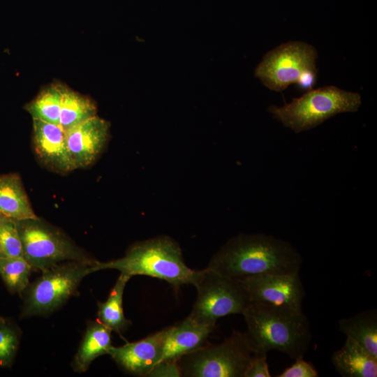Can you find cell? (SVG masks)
<instances>
[{"label": "cell", "instance_id": "cell-26", "mask_svg": "<svg viewBox=\"0 0 377 377\" xmlns=\"http://www.w3.org/2000/svg\"><path fill=\"white\" fill-rule=\"evenodd\" d=\"M267 354H255L244 373V377H270Z\"/></svg>", "mask_w": 377, "mask_h": 377}, {"label": "cell", "instance_id": "cell-6", "mask_svg": "<svg viewBox=\"0 0 377 377\" xmlns=\"http://www.w3.org/2000/svg\"><path fill=\"white\" fill-rule=\"evenodd\" d=\"M317 57L316 48L306 43H283L263 57L255 75L275 91H282L293 83L309 91L316 82Z\"/></svg>", "mask_w": 377, "mask_h": 377}, {"label": "cell", "instance_id": "cell-3", "mask_svg": "<svg viewBox=\"0 0 377 377\" xmlns=\"http://www.w3.org/2000/svg\"><path fill=\"white\" fill-rule=\"evenodd\" d=\"M96 271L117 269L130 276L145 275L164 280L173 286L194 285L198 270L184 263L179 245L170 237L163 236L138 242L126 255L108 262L95 263Z\"/></svg>", "mask_w": 377, "mask_h": 377}, {"label": "cell", "instance_id": "cell-16", "mask_svg": "<svg viewBox=\"0 0 377 377\" xmlns=\"http://www.w3.org/2000/svg\"><path fill=\"white\" fill-rule=\"evenodd\" d=\"M0 212L15 221L38 219L16 173L0 175Z\"/></svg>", "mask_w": 377, "mask_h": 377}, {"label": "cell", "instance_id": "cell-1", "mask_svg": "<svg viewBox=\"0 0 377 377\" xmlns=\"http://www.w3.org/2000/svg\"><path fill=\"white\" fill-rule=\"evenodd\" d=\"M302 264L301 255L286 241L264 234H240L228 241L207 267L239 281L264 274L299 272Z\"/></svg>", "mask_w": 377, "mask_h": 377}, {"label": "cell", "instance_id": "cell-19", "mask_svg": "<svg viewBox=\"0 0 377 377\" xmlns=\"http://www.w3.org/2000/svg\"><path fill=\"white\" fill-rule=\"evenodd\" d=\"M130 279V276L121 273L108 299L104 302H98L97 320L118 333L124 331L131 324L124 316L123 310L124 292Z\"/></svg>", "mask_w": 377, "mask_h": 377}, {"label": "cell", "instance_id": "cell-12", "mask_svg": "<svg viewBox=\"0 0 377 377\" xmlns=\"http://www.w3.org/2000/svg\"><path fill=\"white\" fill-rule=\"evenodd\" d=\"M166 332L165 328L135 342L112 346L108 354L125 371L137 376H148L161 360Z\"/></svg>", "mask_w": 377, "mask_h": 377}, {"label": "cell", "instance_id": "cell-10", "mask_svg": "<svg viewBox=\"0 0 377 377\" xmlns=\"http://www.w3.org/2000/svg\"><path fill=\"white\" fill-rule=\"evenodd\" d=\"M251 302L302 311L305 290L299 272L264 274L239 280Z\"/></svg>", "mask_w": 377, "mask_h": 377}, {"label": "cell", "instance_id": "cell-13", "mask_svg": "<svg viewBox=\"0 0 377 377\" xmlns=\"http://www.w3.org/2000/svg\"><path fill=\"white\" fill-rule=\"evenodd\" d=\"M33 145L38 160L51 170L61 174L74 170L66 131L60 125L33 119Z\"/></svg>", "mask_w": 377, "mask_h": 377}, {"label": "cell", "instance_id": "cell-4", "mask_svg": "<svg viewBox=\"0 0 377 377\" xmlns=\"http://www.w3.org/2000/svg\"><path fill=\"white\" fill-rule=\"evenodd\" d=\"M361 103L359 93L325 86L310 89L282 107L271 105L268 111L285 126L298 133L339 113L356 112Z\"/></svg>", "mask_w": 377, "mask_h": 377}, {"label": "cell", "instance_id": "cell-7", "mask_svg": "<svg viewBox=\"0 0 377 377\" xmlns=\"http://www.w3.org/2000/svg\"><path fill=\"white\" fill-rule=\"evenodd\" d=\"M96 262L66 261L43 271L27 288L22 316L45 315L61 306L75 294L84 276L96 272Z\"/></svg>", "mask_w": 377, "mask_h": 377}, {"label": "cell", "instance_id": "cell-15", "mask_svg": "<svg viewBox=\"0 0 377 377\" xmlns=\"http://www.w3.org/2000/svg\"><path fill=\"white\" fill-rule=\"evenodd\" d=\"M332 362L343 377L377 376V357L350 337H346L343 346L334 352Z\"/></svg>", "mask_w": 377, "mask_h": 377}, {"label": "cell", "instance_id": "cell-27", "mask_svg": "<svg viewBox=\"0 0 377 377\" xmlns=\"http://www.w3.org/2000/svg\"><path fill=\"white\" fill-rule=\"evenodd\" d=\"M148 376H181L177 362H161L157 364Z\"/></svg>", "mask_w": 377, "mask_h": 377}, {"label": "cell", "instance_id": "cell-5", "mask_svg": "<svg viewBox=\"0 0 377 377\" xmlns=\"http://www.w3.org/2000/svg\"><path fill=\"white\" fill-rule=\"evenodd\" d=\"M254 355L246 332L233 330L221 343L207 342L177 363L181 376L244 377Z\"/></svg>", "mask_w": 377, "mask_h": 377}, {"label": "cell", "instance_id": "cell-23", "mask_svg": "<svg viewBox=\"0 0 377 377\" xmlns=\"http://www.w3.org/2000/svg\"><path fill=\"white\" fill-rule=\"evenodd\" d=\"M19 342L18 330L0 317V367H10L13 364Z\"/></svg>", "mask_w": 377, "mask_h": 377}, {"label": "cell", "instance_id": "cell-17", "mask_svg": "<svg viewBox=\"0 0 377 377\" xmlns=\"http://www.w3.org/2000/svg\"><path fill=\"white\" fill-rule=\"evenodd\" d=\"M111 332L110 328L98 320L88 325L73 362L75 371H86L96 357L108 353L112 346Z\"/></svg>", "mask_w": 377, "mask_h": 377}, {"label": "cell", "instance_id": "cell-20", "mask_svg": "<svg viewBox=\"0 0 377 377\" xmlns=\"http://www.w3.org/2000/svg\"><path fill=\"white\" fill-rule=\"evenodd\" d=\"M59 125L65 131L96 116V106L89 98L61 84Z\"/></svg>", "mask_w": 377, "mask_h": 377}, {"label": "cell", "instance_id": "cell-24", "mask_svg": "<svg viewBox=\"0 0 377 377\" xmlns=\"http://www.w3.org/2000/svg\"><path fill=\"white\" fill-rule=\"evenodd\" d=\"M0 245L5 256L24 257L22 244L15 220L8 218L0 226Z\"/></svg>", "mask_w": 377, "mask_h": 377}, {"label": "cell", "instance_id": "cell-29", "mask_svg": "<svg viewBox=\"0 0 377 377\" xmlns=\"http://www.w3.org/2000/svg\"><path fill=\"white\" fill-rule=\"evenodd\" d=\"M5 256L0 245V258Z\"/></svg>", "mask_w": 377, "mask_h": 377}, {"label": "cell", "instance_id": "cell-2", "mask_svg": "<svg viewBox=\"0 0 377 377\" xmlns=\"http://www.w3.org/2000/svg\"><path fill=\"white\" fill-rule=\"evenodd\" d=\"M242 314L255 354L276 350L295 360L306 352L311 332L302 310L251 302Z\"/></svg>", "mask_w": 377, "mask_h": 377}, {"label": "cell", "instance_id": "cell-11", "mask_svg": "<svg viewBox=\"0 0 377 377\" xmlns=\"http://www.w3.org/2000/svg\"><path fill=\"white\" fill-rule=\"evenodd\" d=\"M110 123L91 117L66 131L73 170L90 165L103 150L109 137Z\"/></svg>", "mask_w": 377, "mask_h": 377}, {"label": "cell", "instance_id": "cell-22", "mask_svg": "<svg viewBox=\"0 0 377 377\" xmlns=\"http://www.w3.org/2000/svg\"><path fill=\"white\" fill-rule=\"evenodd\" d=\"M32 269L24 257L0 258V276L13 293L22 294L27 289Z\"/></svg>", "mask_w": 377, "mask_h": 377}, {"label": "cell", "instance_id": "cell-28", "mask_svg": "<svg viewBox=\"0 0 377 377\" xmlns=\"http://www.w3.org/2000/svg\"><path fill=\"white\" fill-rule=\"evenodd\" d=\"M8 219L0 212V226Z\"/></svg>", "mask_w": 377, "mask_h": 377}, {"label": "cell", "instance_id": "cell-14", "mask_svg": "<svg viewBox=\"0 0 377 377\" xmlns=\"http://www.w3.org/2000/svg\"><path fill=\"white\" fill-rule=\"evenodd\" d=\"M216 327V325L198 323L189 317L167 327L159 362H177L182 356L202 346Z\"/></svg>", "mask_w": 377, "mask_h": 377}, {"label": "cell", "instance_id": "cell-9", "mask_svg": "<svg viewBox=\"0 0 377 377\" xmlns=\"http://www.w3.org/2000/svg\"><path fill=\"white\" fill-rule=\"evenodd\" d=\"M193 286L197 297L188 317L200 324L216 325L220 318L242 314L251 303L239 281L208 267L198 270Z\"/></svg>", "mask_w": 377, "mask_h": 377}, {"label": "cell", "instance_id": "cell-21", "mask_svg": "<svg viewBox=\"0 0 377 377\" xmlns=\"http://www.w3.org/2000/svg\"><path fill=\"white\" fill-rule=\"evenodd\" d=\"M61 96V84H51L27 103L24 109L33 119L59 125Z\"/></svg>", "mask_w": 377, "mask_h": 377}, {"label": "cell", "instance_id": "cell-25", "mask_svg": "<svg viewBox=\"0 0 377 377\" xmlns=\"http://www.w3.org/2000/svg\"><path fill=\"white\" fill-rule=\"evenodd\" d=\"M278 377H318L317 369L313 365L305 361L303 357L295 359V362L286 368Z\"/></svg>", "mask_w": 377, "mask_h": 377}, {"label": "cell", "instance_id": "cell-8", "mask_svg": "<svg viewBox=\"0 0 377 377\" xmlns=\"http://www.w3.org/2000/svg\"><path fill=\"white\" fill-rule=\"evenodd\" d=\"M23 256L33 269L44 271L62 262L93 263L64 232L38 219L16 221Z\"/></svg>", "mask_w": 377, "mask_h": 377}, {"label": "cell", "instance_id": "cell-18", "mask_svg": "<svg viewBox=\"0 0 377 377\" xmlns=\"http://www.w3.org/2000/svg\"><path fill=\"white\" fill-rule=\"evenodd\" d=\"M339 330L377 357V311L367 309L339 321Z\"/></svg>", "mask_w": 377, "mask_h": 377}]
</instances>
